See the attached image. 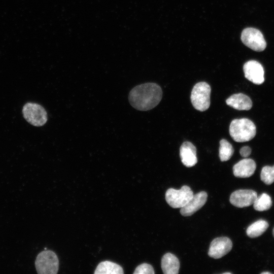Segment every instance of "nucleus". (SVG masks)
I'll list each match as a JSON object with an SVG mask.
<instances>
[{
  "label": "nucleus",
  "mask_w": 274,
  "mask_h": 274,
  "mask_svg": "<svg viewBox=\"0 0 274 274\" xmlns=\"http://www.w3.org/2000/svg\"><path fill=\"white\" fill-rule=\"evenodd\" d=\"M223 273V274H225V273H227V274H228V273H231V272H224V273Z\"/></svg>",
  "instance_id": "25"
},
{
  "label": "nucleus",
  "mask_w": 274,
  "mask_h": 274,
  "mask_svg": "<svg viewBox=\"0 0 274 274\" xmlns=\"http://www.w3.org/2000/svg\"><path fill=\"white\" fill-rule=\"evenodd\" d=\"M226 102L227 105L238 110L248 111L252 107L251 98L246 94L241 93L231 95L226 99Z\"/></svg>",
  "instance_id": "14"
},
{
  "label": "nucleus",
  "mask_w": 274,
  "mask_h": 274,
  "mask_svg": "<svg viewBox=\"0 0 274 274\" xmlns=\"http://www.w3.org/2000/svg\"><path fill=\"white\" fill-rule=\"evenodd\" d=\"M256 164L252 159L245 158L240 160L233 167V173L237 178H248L252 176L256 169Z\"/></svg>",
  "instance_id": "13"
},
{
  "label": "nucleus",
  "mask_w": 274,
  "mask_h": 274,
  "mask_svg": "<svg viewBox=\"0 0 274 274\" xmlns=\"http://www.w3.org/2000/svg\"><path fill=\"white\" fill-rule=\"evenodd\" d=\"M253 204L254 209L258 211H264L269 210L272 206L271 197L266 193H263L257 196Z\"/></svg>",
  "instance_id": "18"
},
{
  "label": "nucleus",
  "mask_w": 274,
  "mask_h": 274,
  "mask_svg": "<svg viewBox=\"0 0 274 274\" xmlns=\"http://www.w3.org/2000/svg\"><path fill=\"white\" fill-rule=\"evenodd\" d=\"M256 191L250 189H240L232 192L230 202L237 208H244L253 204L257 197Z\"/></svg>",
  "instance_id": "9"
},
{
  "label": "nucleus",
  "mask_w": 274,
  "mask_h": 274,
  "mask_svg": "<svg viewBox=\"0 0 274 274\" xmlns=\"http://www.w3.org/2000/svg\"><path fill=\"white\" fill-rule=\"evenodd\" d=\"M180 156L182 163L186 167H192L197 162L196 149L191 142H185L182 144Z\"/></svg>",
  "instance_id": "12"
},
{
  "label": "nucleus",
  "mask_w": 274,
  "mask_h": 274,
  "mask_svg": "<svg viewBox=\"0 0 274 274\" xmlns=\"http://www.w3.org/2000/svg\"><path fill=\"white\" fill-rule=\"evenodd\" d=\"M243 70L245 78L253 83L260 85L264 82V69L257 61L252 60L246 62L243 66Z\"/></svg>",
  "instance_id": "8"
},
{
  "label": "nucleus",
  "mask_w": 274,
  "mask_h": 274,
  "mask_svg": "<svg viewBox=\"0 0 274 274\" xmlns=\"http://www.w3.org/2000/svg\"><path fill=\"white\" fill-rule=\"evenodd\" d=\"M219 157L221 161H226L232 156L234 149L231 144L225 139L220 141Z\"/></svg>",
  "instance_id": "19"
},
{
  "label": "nucleus",
  "mask_w": 274,
  "mask_h": 274,
  "mask_svg": "<svg viewBox=\"0 0 274 274\" xmlns=\"http://www.w3.org/2000/svg\"><path fill=\"white\" fill-rule=\"evenodd\" d=\"M154 273L152 266L146 263L138 265L133 272V274H154Z\"/></svg>",
  "instance_id": "21"
},
{
  "label": "nucleus",
  "mask_w": 274,
  "mask_h": 274,
  "mask_svg": "<svg viewBox=\"0 0 274 274\" xmlns=\"http://www.w3.org/2000/svg\"><path fill=\"white\" fill-rule=\"evenodd\" d=\"M272 234H273V236L274 237V227H273V230H272Z\"/></svg>",
  "instance_id": "24"
},
{
  "label": "nucleus",
  "mask_w": 274,
  "mask_h": 274,
  "mask_svg": "<svg viewBox=\"0 0 274 274\" xmlns=\"http://www.w3.org/2000/svg\"><path fill=\"white\" fill-rule=\"evenodd\" d=\"M232 247V243L228 237H217L211 243L208 255L213 258L219 259L229 253Z\"/></svg>",
  "instance_id": "10"
},
{
  "label": "nucleus",
  "mask_w": 274,
  "mask_h": 274,
  "mask_svg": "<svg viewBox=\"0 0 274 274\" xmlns=\"http://www.w3.org/2000/svg\"><path fill=\"white\" fill-rule=\"evenodd\" d=\"M22 113L24 119L35 126H42L47 121V113L40 105L27 102L23 107Z\"/></svg>",
  "instance_id": "5"
},
{
  "label": "nucleus",
  "mask_w": 274,
  "mask_h": 274,
  "mask_svg": "<svg viewBox=\"0 0 274 274\" xmlns=\"http://www.w3.org/2000/svg\"><path fill=\"white\" fill-rule=\"evenodd\" d=\"M162 97V91L158 84L146 83L133 87L129 92L128 100L134 109L146 111L158 105Z\"/></svg>",
  "instance_id": "1"
},
{
  "label": "nucleus",
  "mask_w": 274,
  "mask_h": 274,
  "mask_svg": "<svg viewBox=\"0 0 274 274\" xmlns=\"http://www.w3.org/2000/svg\"><path fill=\"white\" fill-rule=\"evenodd\" d=\"M268 223L264 220H259L250 225L246 230L247 234L251 238L259 236L268 227Z\"/></svg>",
  "instance_id": "17"
},
{
  "label": "nucleus",
  "mask_w": 274,
  "mask_h": 274,
  "mask_svg": "<svg viewBox=\"0 0 274 274\" xmlns=\"http://www.w3.org/2000/svg\"><path fill=\"white\" fill-rule=\"evenodd\" d=\"M207 197L208 194L205 191H200L193 195L187 204L181 208V214L185 217L191 216L203 206Z\"/></svg>",
  "instance_id": "11"
},
{
  "label": "nucleus",
  "mask_w": 274,
  "mask_h": 274,
  "mask_svg": "<svg viewBox=\"0 0 274 274\" xmlns=\"http://www.w3.org/2000/svg\"><path fill=\"white\" fill-rule=\"evenodd\" d=\"M35 267L39 274H56L59 268V260L53 251L45 250L37 255Z\"/></svg>",
  "instance_id": "3"
},
{
  "label": "nucleus",
  "mask_w": 274,
  "mask_h": 274,
  "mask_svg": "<svg viewBox=\"0 0 274 274\" xmlns=\"http://www.w3.org/2000/svg\"><path fill=\"white\" fill-rule=\"evenodd\" d=\"M262 274H265V273H267V274H271V273L270 272H268V271H266V272H261Z\"/></svg>",
  "instance_id": "23"
},
{
  "label": "nucleus",
  "mask_w": 274,
  "mask_h": 274,
  "mask_svg": "<svg viewBox=\"0 0 274 274\" xmlns=\"http://www.w3.org/2000/svg\"><path fill=\"white\" fill-rule=\"evenodd\" d=\"M241 39L245 45L255 51H262L266 47L263 34L255 28H245L241 33Z\"/></svg>",
  "instance_id": "7"
},
{
  "label": "nucleus",
  "mask_w": 274,
  "mask_h": 274,
  "mask_svg": "<svg viewBox=\"0 0 274 274\" xmlns=\"http://www.w3.org/2000/svg\"><path fill=\"white\" fill-rule=\"evenodd\" d=\"M211 88L205 82L196 83L193 87L190 96L193 107L201 112L208 110L210 106Z\"/></svg>",
  "instance_id": "4"
},
{
  "label": "nucleus",
  "mask_w": 274,
  "mask_h": 274,
  "mask_svg": "<svg viewBox=\"0 0 274 274\" xmlns=\"http://www.w3.org/2000/svg\"><path fill=\"white\" fill-rule=\"evenodd\" d=\"M161 266L164 274H177L180 268V262L174 254L167 253L161 259Z\"/></svg>",
  "instance_id": "15"
},
{
  "label": "nucleus",
  "mask_w": 274,
  "mask_h": 274,
  "mask_svg": "<svg viewBox=\"0 0 274 274\" xmlns=\"http://www.w3.org/2000/svg\"><path fill=\"white\" fill-rule=\"evenodd\" d=\"M229 133L234 141L245 142L254 138L256 128L254 123L247 118L236 119L230 124Z\"/></svg>",
  "instance_id": "2"
},
{
  "label": "nucleus",
  "mask_w": 274,
  "mask_h": 274,
  "mask_svg": "<svg viewBox=\"0 0 274 274\" xmlns=\"http://www.w3.org/2000/svg\"><path fill=\"white\" fill-rule=\"evenodd\" d=\"M260 179L265 184H271L274 182V165L264 166L261 171Z\"/></svg>",
  "instance_id": "20"
},
{
  "label": "nucleus",
  "mask_w": 274,
  "mask_h": 274,
  "mask_svg": "<svg viewBox=\"0 0 274 274\" xmlns=\"http://www.w3.org/2000/svg\"><path fill=\"white\" fill-rule=\"evenodd\" d=\"M95 274H123L122 267L118 264L110 261H104L100 262L96 266Z\"/></svg>",
  "instance_id": "16"
},
{
  "label": "nucleus",
  "mask_w": 274,
  "mask_h": 274,
  "mask_svg": "<svg viewBox=\"0 0 274 274\" xmlns=\"http://www.w3.org/2000/svg\"><path fill=\"white\" fill-rule=\"evenodd\" d=\"M239 153L242 157H247L251 153V149L249 146H244L241 148Z\"/></svg>",
  "instance_id": "22"
},
{
  "label": "nucleus",
  "mask_w": 274,
  "mask_h": 274,
  "mask_svg": "<svg viewBox=\"0 0 274 274\" xmlns=\"http://www.w3.org/2000/svg\"><path fill=\"white\" fill-rule=\"evenodd\" d=\"M193 192L191 188L184 185L179 190L169 188L165 193L167 203L173 208H181L192 198Z\"/></svg>",
  "instance_id": "6"
}]
</instances>
